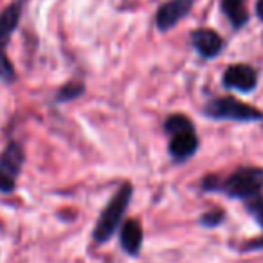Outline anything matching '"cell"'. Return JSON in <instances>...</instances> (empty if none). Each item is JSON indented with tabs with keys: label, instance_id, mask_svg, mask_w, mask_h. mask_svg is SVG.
Instances as JSON below:
<instances>
[{
	"label": "cell",
	"instance_id": "15",
	"mask_svg": "<svg viewBox=\"0 0 263 263\" xmlns=\"http://www.w3.org/2000/svg\"><path fill=\"white\" fill-rule=\"evenodd\" d=\"M256 13H258V16L263 20V0H258V4H256Z\"/></svg>",
	"mask_w": 263,
	"mask_h": 263
},
{
	"label": "cell",
	"instance_id": "1",
	"mask_svg": "<svg viewBox=\"0 0 263 263\" xmlns=\"http://www.w3.org/2000/svg\"><path fill=\"white\" fill-rule=\"evenodd\" d=\"M164 130L170 136V154L175 161L184 162L193 157L198 150V137L190 117L182 114L170 116L164 123Z\"/></svg>",
	"mask_w": 263,
	"mask_h": 263
},
{
	"label": "cell",
	"instance_id": "11",
	"mask_svg": "<svg viewBox=\"0 0 263 263\" xmlns=\"http://www.w3.org/2000/svg\"><path fill=\"white\" fill-rule=\"evenodd\" d=\"M222 11L234 29H240L247 24V0H222Z\"/></svg>",
	"mask_w": 263,
	"mask_h": 263
},
{
	"label": "cell",
	"instance_id": "3",
	"mask_svg": "<svg viewBox=\"0 0 263 263\" xmlns=\"http://www.w3.org/2000/svg\"><path fill=\"white\" fill-rule=\"evenodd\" d=\"M263 190V168H238L226 180H220L218 190L227 197L247 202L258 197Z\"/></svg>",
	"mask_w": 263,
	"mask_h": 263
},
{
	"label": "cell",
	"instance_id": "7",
	"mask_svg": "<svg viewBox=\"0 0 263 263\" xmlns=\"http://www.w3.org/2000/svg\"><path fill=\"white\" fill-rule=\"evenodd\" d=\"M256 83H258V74L251 65H245V63L227 67L226 74H223V85L238 92L254 90Z\"/></svg>",
	"mask_w": 263,
	"mask_h": 263
},
{
	"label": "cell",
	"instance_id": "5",
	"mask_svg": "<svg viewBox=\"0 0 263 263\" xmlns=\"http://www.w3.org/2000/svg\"><path fill=\"white\" fill-rule=\"evenodd\" d=\"M204 114L213 119H227V121H241V123H251V121H261L263 112L251 105L238 101L234 98H215L209 101L204 108Z\"/></svg>",
	"mask_w": 263,
	"mask_h": 263
},
{
	"label": "cell",
	"instance_id": "14",
	"mask_svg": "<svg viewBox=\"0 0 263 263\" xmlns=\"http://www.w3.org/2000/svg\"><path fill=\"white\" fill-rule=\"evenodd\" d=\"M223 220V213L222 211H209L205 215H202L200 223L204 227H216L218 223H222Z\"/></svg>",
	"mask_w": 263,
	"mask_h": 263
},
{
	"label": "cell",
	"instance_id": "10",
	"mask_svg": "<svg viewBox=\"0 0 263 263\" xmlns=\"http://www.w3.org/2000/svg\"><path fill=\"white\" fill-rule=\"evenodd\" d=\"M121 247L126 254L137 256L143 247L144 233L139 220H126L121 227Z\"/></svg>",
	"mask_w": 263,
	"mask_h": 263
},
{
	"label": "cell",
	"instance_id": "4",
	"mask_svg": "<svg viewBox=\"0 0 263 263\" xmlns=\"http://www.w3.org/2000/svg\"><path fill=\"white\" fill-rule=\"evenodd\" d=\"M22 6L24 0H16L0 13V80L8 81V83L15 80V69L6 56V47H8L15 29L18 27L20 16H22Z\"/></svg>",
	"mask_w": 263,
	"mask_h": 263
},
{
	"label": "cell",
	"instance_id": "2",
	"mask_svg": "<svg viewBox=\"0 0 263 263\" xmlns=\"http://www.w3.org/2000/svg\"><path fill=\"white\" fill-rule=\"evenodd\" d=\"M132 193H134V190H132L130 184H123V186L117 190V193L110 198V202L106 204V208L103 209L101 216H99L98 223H96L94 233H92L96 243H105V241H108L110 238L114 236V233L119 229L121 220H123L124 213H126V209H128V204H130V200H132Z\"/></svg>",
	"mask_w": 263,
	"mask_h": 263
},
{
	"label": "cell",
	"instance_id": "9",
	"mask_svg": "<svg viewBox=\"0 0 263 263\" xmlns=\"http://www.w3.org/2000/svg\"><path fill=\"white\" fill-rule=\"evenodd\" d=\"M191 42L198 54H202L204 58H215L223 49V40L213 29H197L191 34Z\"/></svg>",
	"mask_w": 263,
	"mask_h": 263
},
{
	"label": "cell",
	"instance_id": "12",
	"mask_svg": "<svg viewBox=\"0 0 263 263\" xmlns=\"http://www.w3.org/2000/svg\"><path fill=\"white\" fill-rule=\"evenodd\" d=\"M245 205H247V211L252 215V218H254L256 222L259 223V227L263 229V197L261 195H258V197L247 200L245 202ZM249 249H263V240L251 243L249 245Z\"/></svg>",
	"mask_w": 263,
	"mask_h": 263
},
{
	"label": "cell",
	"instance_id": "6",
	"mask_svg": "<svg viewBox=\"0 0 263 263\" xmlns=\"http://www.w3.org/2000/svg\"><path fill=\"white\" fill-rule=\"evenodd\" d=\"M24 164V150L18 143H9L0 155V191L9 193L15 190L16 177Z\"/></svg>",
	"mask_w": 263,
	"mask_h": 263
},
{
	"label": "cell",
	"instance_id": "13",
	"mask_svg": "<svg viewBox=\"0 0 263 263\" xmlns=\"http://www.w3.org/2000/svg\"><path fill=\"white\" fill-rule=\"evenodd\" d=\"M81 94H83V85L69 83L58 92V101H70V99H76Z\"/></svg>",
	"mask_w": 263,
	"mask_h": 263
},
{
	"label": "cell",
	"instance_id": "8",
	"mask_svg": "<svg viewBox=\"0 0 263 263\" xmlns=\"http://www.w3.org/2000/svg\"><path fill=\"white\" fill-rule=\"evenodd\" d=\"M195 0H170V2L162 4L157 11V18H155L157 27L161 31H170L175 24L186 18Z\"/></svg>",
	"mask_w": 263,
	"mask_h": 263
}]
</instances>
